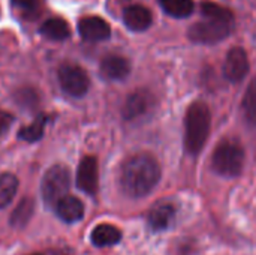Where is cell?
Masks as SVG:
<instances>
[{
  "label": "cell",
  "instance_id": "18",
  "mask_svg": "<svg viewBox=\"0 0 256 255\" xmlns=\"http://www.w3.org/2000/svg\"><path fill=\"white\" fill-rule=\"evenodd\" d=\"M18 191V179L10 173L0 174V210L8 207Z\"/></svg>",
  "mask_w": 256,
  "mask_h": 255
},
{
  "label": "cell",
  "instance_id": "20",
  "mask_svg": "<svg viewBox=\"0 0 256 255\" xmlns=\"http://www.w3.org/2000/svg\"><path fill=\"white\" fill-rule=\"evenodd\" d=\"M160 6L168 15L174 18H188L195 11L192 0H160Z\"/></svg>",
  "mask_w": 256,
  "mask_h": 255
},
{
  "label": "cell",
  "instance_id": "26",
  "mask_svg": "<svg viewBox=\"0 0 256 255\" xmlns=\"http://www.w3.org/2000/svg\"><path fill=\"white\" fill-rule=\"evenodd\" d=\"M33 255H40V254H33Z\"/></svg>",
  "mask_w": 256,
  "mask_h": 255
},
{
  "label": "cell",
  "instance_id": "21",
  "mask_svg": "<svg viewBox=\"0 0 256 255\" xmlns=\"http://www.w3.org/2000/svg\"><path fill=\"white\" fill-rule=\"evenodd\" d=\"M242 110L246 122L252 126H256V78L248 86L246 93L243 96Z\"/></svg>",
  "mask_w": 256,
  "mask_h": 255
},
{
  "label": "cell",
  "instance_id": "22",
  "mask_svg": "<svg viewBox=\"0 0 256 255\" xmlns=\"http://www.w3.org/2000/svg\"><path fill=\"white\" fill-rule=\"evenodd\" d=\"M201 12L206 18L210 20H222V21H234V15L228 8H224L213 2H202Z\"/></svg>",
  "mask_w": 256,
  "mask_h": 255
},
{
  "label": "cell",
  "instance_id": "24",
  "mask_svg": "<svg viewBox=\"0 0 256 255\" xmlns=\"http://www.w3.org/2000/svg\"><path fill=\"white\" fill-rule=\"evenodd\" d=\"M15 9H20L22 14L34 12L39 8V0H10Z\"/></svg>",
  "mask_w": 256,
  "mask_h": 255
},
{
  "label": "cell",
  "instance_id": "11",
  "mask_svg": "<svg viewBox=\"0 0 256 255\" xmlns=\"http://www.w3.org/2000/svg\"><path fill=\"white\" fill-rule=\"evenodd\" d=\"M100 74L110 81H122L130 74V63L123 56L110 54L100 62Z\"/></svg>",
  "mask_w": 256,
  "mask_h": 255
},
{
  "label": "cell",
  "instance_id": "9",
  "mask_svg": "<svg viewBox=\"0 0 256 255\" xmlns=\"http://www.w3.org/2000/svg\"><path fill=\"white\" fill-rule=\"evenodd\" d=\"M78 32L82 39L90 41V42H100L106 41L111 36V27L110 24L96 15H88L82 17L78 21Z\"/></svg>",
  "mask_w": 256,
  "mask_h": 255
},
{
  "label": "cell",
  "instance_id": "3",
  "mask_svg": "<svg viewBox=\"0 0 256 255\" xmlns=\"http://www.w3.org/2000/svg\"><path fill=\"white\" fill-rule=\"evenodd\" d=\"M213 170L224 177H237L244 167V149L232 138L220 141L212 156Z\"/></svg>",
  "mask_w": 256,
  "mask_h": 255
},
{
  "label": "cell",
  "instance_id": "15",
  "mask_svg": "<svg viewBox=\"0 0 256 255\" xmlns=\"http://www.w3.org/2000/svg\"><path fill=\"white\" fill-rule=\"evenodd\" d=\"M90 239H92V243L98 248L112 246L122 240V231L111 224H100L93 228Z\"/></svg>",
  "mask_w": 256,
  "mask_h": 255
},
{
  "label": "cell",
  "instance_id": "2",
  "mask_svg": "<svg viewBox=\"0 0 256 255\" xmlns=\"http://www.w3.org/2000/svg\"><path fill=\"white\" fill-rule=\"evenodd\" d=\"M212 129V113L207 104L196 101L194 102L184 116V147L190 155H198L208 137Z\"/></svg>",
  "mask_w": 256,
  "mask_h": 255
},
{
  "label": "cell",
  "instance_id": "8",
  "mask_svg": "<svg viewBox=\"0 0 256 255\" xmlns=\"http://www.w3.org/2000/svg\"><path fill=\"white\" fill-rule=\"evenodd\" d=\"M76 186L88 195H94L98 192L99 165L94 156H86L80 161L76 170Z\"/></svg>",
  "mask_w": 256,
  "mask_h": 255
},
{
  "label": "cell",
  "instance_id": "23",
  "mask_svg": "<svg viewBox=\"0 0 256 255\" xmlns=\"http://www.w3.org/2000/svg\"><path fill=\"white\" fill-rule=\"evenodd\" d=\"M16 102L24 107V108H33L38 104V95L33 89H21L16 95H15Z\"/></svg>",
  "mask_w": 256,
  "mask_h": 255
},
{
  "label": "cell",
  "instance_id": "1",
  "mask_svg": "<svg viewBox=\"0 0 256 255\" xmlns=\"http://www.w3.org/2000/svg\"><path fill=\"white\" fill-rule=\"evenodd\" d=\"M162 176L159 162L148 153H138L126 159L120 171V186L128 197L142 198L159 183Z\"/></svg>",
  "mask_w": 256,
  "mask_h": 255
},
{
  "label": "cell",
  "instance_id": "6",
  "mask_svg": "<svg viewBox=\"0 0 256 255\" xmlns=\"http://www.w3.org/2000/svg\"><path fill=\"white\" fill-rule=\"evenodd\" d=\"M58 83L63 92L72 98H81L88 92L90 78L87 72L74 63H64L58 69Z\"/></svg>",
  "mask_w": 256,
  "mask_h": 255
},
{
  "label": "cell",
  "instance_id": "17",
  "mask_svg": "<svg viewBox=\"0 0 256 255\" xmlns=\"http://www.w3.org/2000/svg\"><path fill=\"white\" fill-rule=\"evenodd\" d=\"M33 213H34V201L30 197H24L18 203V206L14 209V212L10 215V219H9V224L14 228L21 230L30 222Z\"/></svg>",
  "mask_w": 256,
  "mask_h": 255
},
{
  "label": "cell",
  "instance_id": "19",
  "mask_svg": "<svg viewBox=\"0 0 256 255\" xmlns=\"http://www.w3.org/2000/svg\"><path fill=\"white\" fill-rule=\"evenodd\" d=\"M48 122V116L46 114H39L36 116V119L33 120L32 125L28 126H24L20 129L18 132V138L27 141V143H34V141H39L42 137H44V129H45V125Z\"/></svg>",
  "mask_w": 256,
  "mask_h": 255
},
{
  "label": "cell",
  "instance_id": "12",
  "mask_svg": "<svg viewBox=\"0 0 256 255\" xmlns=\"http://www.w3.org/2000/svg\"><path fill=\"white\" fill-rule=\"evenodd\" d=\"M123 21L132 32H144L153 23V15L148 8L142 5H130L123 12Z\"/></svg>",
  "mask_w": 256,
  "mask_h": 255
},
{
  "label": "cell",
  "instance_id": "16",
  "mask_svg": "<svg viewBox=\"0 0 256 255\" xmlns=\"http://www.w3.org/2000/svg\"><path fill=\"white\" fill-rule=\"evenodd\" d=\"M39 32L51 41H64L70 35L69 24L60 17H52V18L45 20L42 23Z\"/></svg>",
  "mask_w": 256,
  "mask_h": 255
},
{
  "label": "cell",
  "instance_id": "14",
  "mask_svg": "<svg viewBox=\"0 0 256 255\" xmlns=\"http://www.w3.org/2000/svg\"><path fill=\"white\" fill-rule=\"evenodd\" d=\"M176 218V207L171 203H158L148 212V225L154 231L166 230Z\"/></svg>",
  "mask_w": 256,
  "mask_h": 255
},
{
  "label": "cell",
  "instance_id": "13",
  "mask_svg": "<svg viewBox=\"0 0 256 255\" xmlns=\"http://www.w3.org/2000/svg\"><path fill=\"white\" fill-rule=\"evenodd\" d=\"M56 213L62 221L68 224H74L82 219L84 204L80 198L74 195H66L56 204Z\"/></svg>",
  "mask_w": 256,
  "mask_h": 255
},
{
  "label": "cell",
  "instance_id": "25",
  "mask_svg": "<svg viewBox=\"0 0 256 255\" xmlns=\"http://www.w3.org/2000/svg\"><path fill=\"white\" fill-rule=\"evenodd\" d=\"M14 122V116L4 110H0V135H3L12 125Z\"/></svg>",
  "mask_w": 256,
  "mask_h": 255
},
{
  "label": "cell",
  "instance_id": "10",
  "mask_svg": "<svg viewBox=\"0 0 256 255\" xmlns=\"http://www.w3.org/2000/svg\"><path fill=\"white\" fill-rule=\"evenodd\" d=\"M153 105V96L148 90H136L130 93L123 105V119L128 122L142 117Z\"/></svg>",
  "mask_w": 256,
  "mask_h": 255
},
{
  "label": "cell",
  "instance_id": "4",
  "mask_svg": "<svg viewBox=\"0 0 256 255\" xmlns=\"http://www.w3.org/2000/svg\"><path fill=\"white\" fill-rule=\"evenodd\" d=\"M70 186V176L64 165L51 167L42 177L40 192L42 198L48 206L56 207V204L68 195Z\"/></svg>",
  "mask_w": 256,
  "mask_h": 255
},
{
  "label": "cell",
  "instance_id": "7",
  "mask_svg": "<svg viewBox=\"0 0 256 255\" xmlns=\"http://www.w3.org/2000/svg\"><path fill=\"white\" fill-rule=\"evenodd\" d=\"M249 57L242 47H234L228 51L224 63V75L231 83H240L249 74Z\"/></svg>",
  "mask_w": 256,
  "mask_h": 255
},
{
  "label": "cell",
  "instance_id": "5",
  "mask_svg": "<svg viewBox=\"0 0 256 255\" xmlns=\"http://www.w3.org/2000/svg\"><path fill=\"white\" fill-rule=\"evenodd\" d=\"M234 21H222V20H210L206 18L204 21L195 23L189 29V38L195 44H206L213 45L224 39H226L232 32Z\"/></svg>",
  "mask_w": 256,
  "mask_h": 255
}]
</instances>
